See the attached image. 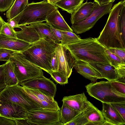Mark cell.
I'll use <instances>...</instances> for the list:
<instances>
[{"mask_svg": "<svg viewBox=\"0 0 125 125\" xmlns=\"http://www.w3.org/2000/svg\"><path fill=\"white\" fill-rule=\"evenodd\" d=\"M64 46L75 60H81L88 63L110 64L105 53V48L96 38L81 39L74 43Z\"/></svg>", "mask_w": 125, "mask_h": 125, "instance_id": "6da1fadb", "label": "cell"}, {"mask_svg": "<svg viewBox=\"0 0 125 125\" xmlns=\"http://www.w3.org/2000/svg\"><path fill=\"white\" fill-rule=\"evenodd\" d=\"M56 45V44L50 39L42 38L32 43L21 53L27 60L50 74L52 72L51 59Z\"/></svg>", "mask_w": 125, "mask_h": 125, "instance_id": "7a4b0ae2", "label": "cell"}, {"mask_svg": "<svg viewBox=\"0 0 125 125\" xmlns=\"http://www.w3.org/2000/svg\"><path fill=\"white\" fill-rule=\"evenodd\" d=\"M125 2V0L121 1L112 7L104 27L99 36L96 38L98 41L106 48L125 49V44L122 39L118 24L119 14Z\"/></svg>", "mask_w": 125, "mask_h": 125, "instance_id": "3957f363", "label": "cell"}, {"mask_svg": "<svg viewBox=\"0 0 125 125\" xmlns=\"http://www.w3.org/2000/svg\"><path fill=\"white\" fill-rule=\"evenodd\" d=\"M57 9L56 6L44 0L39 2H32L28 4L22 12L14 18L18 23V27L42 22L46 21L48 16Z\"/></svg>", "mask_w": 125, "mask_h": 125, "instance_id": "277c9868", "label": "cell"}, {"mask_svg": "<svg viewBox=\"0 0 125 125\" xmlns=\"http://www.w3.org/2000/svg\"><path fill=\"white\" fill-rule=\"evenodd\" d=\"M111 82L108 81L92 82L85 85V87L90 96L102 103H125V95L117 91Z\"/></svg>", "mask_w": 125, "mask_h": 125, "instance_id": "5b68a950", "label": "cell"}, {"mask_svg": "<svg viewBox=\"0 0 125 125\" xmlns=\"http://www.w3.org/2000/svg\"><path fill=\"white\" fill-rule=\"evenodd\" d=\"M9 61L12 63L19 84L35 78L43 76L42 70L27 60L21 52L14 53Z\"/></svg>", "mask_w": 125, "mask_h": 125, "instance_id": "8992f818", "label": "cell"}, {"mask_svg": "<svg viewBox=\"0 0 125 125\" xmlns=\"http://www.w3.org/2000/svg\"><path fill=\"white\" fill-rule=\"evenodd\" d=\"M0 101L17 104L28 110L42 109L28 98L19 84L6 87L0 93Z\"/></svg>", "mask_w": 125, "mask_h": 125, "instance_id": "52a82bcc", "label": "cell"}, {"mask_svg": "<svg viewBox=\"0 0 125 125\" xmlns=\"http://www.w3.org/2000/svg\"><path fill=\"white\" fill-rule=\"evenodd\" d=\"M111 2L100 5L96 3L95 7L90 15L85 20L72 24L71 28L76 34H81L92 28L103 16L109 13L113 5Z\"/></svg>", "mask_w": 125, "mask_h": 125, "instance_id": "ba28073f", "label": "cell"}, {"mask_svg": "<svg viewBox=\"0 0 125 125\" xmlns=\"http://www.w3.org/2000/svg\"><path fill=\"white\" fill-rule=\"evenodd\" d=\"M60 110H28L26 119L29 125H61Z\"/></svg>", "mask_w": 125, "mask_h": 125, "instance_id": "9c48e42d", "label": "cell"}, {"mask_svg": "<svg viewBox=\"0 0 125 125\" xmlns=\"http://www.w3.org/2000/svg\"><path fill=\"white\" fill-rule=\"evenodd\" d=\"M18 84L29 89L38 90L44 94L53 98L56 91V85L44 75L24 81Z\"/></svg>", "mask_w": 125, "mask_h": 125, "instance_id": "30bf717a", "label": "cell"}, {"mask_svg": "<svg viewBox=\"0 0 125 125\" xmlns=\"http://www.w3.org/2000/svg\"><path fill=\"white\" fill-rule=\"evenodd\" d=\"M55 51L59 62L58 72L68 78L71 76L75 60L64 45L56 44Z\"/></svg>", "mask_w": 125, "mask_h": 125, "instance_id": "8fae6325", "label": "cell"}, {"mask_svg": "<svg viewBox=\"0 0 125 125\" xmlns=\"http://www.w3.org/2000/svg\"><path fill=\"white\" fill-rule=\"evenodd\" d=\"M28 110L15 103L0 101V116L13 120L26 119Z\"/></svg>", "mask_w": 125, "mask_h": 125, "instance_id": "7c38bea8", "label": "cell"}, {"mask_svg": "<svg viewBox=\"0 0 125 125\" xmlns=\"http://www.w3.org/2000/svg\"><path fill=\"white\" fill-rule=\"evenodd\" d=\"M31 44L17 38L0 33V48L22 52L27 50Z\"/></svg>", "mask_w": 125, "mask_h": 125, "instance_id": "4fadbf2b", "label": "cell"}, {"mask_svg": "<svg viewBox=\"0 0 125 125\" xmlns=\"http://www.w3.org/2000/svg\"><path fill=\"white\" fill-rule=\"evenodd\" d=\"M73 67L78 73L92 82L103 78L99 73L88 63L81 60H75Z\"/></svg>", "mask_w": 125, "mask_h": 125, "instance_id": "5bb4252c", "label": "cell"}, {"mask_svg": "<svg viewBox=\"0 0 125 125\" xmlns=\"http://www.w3.org/2000/svg\"><path fill=\"white\" fill-rule=\"evenodd\" d=\"M101 112L105 119L104 125H123L125 121L112 107L110 104L102 103Z\"/></svg>", "mask_w": 125, "mask_h": 125, "instance_id": "9a60e30c", "label": "cell"}, {"mask_svg": "<svg viewBox=\"0 0 125 125\" xmlns=\"http://www.w3.org/2000/svg\"><path fill=\"white\" fill-rule=\"evenodd\" d=\"M83 112L87 125H104L105 121L101 111L89 101Z\"/></svg>", "mask_w": 125, "mask_h": 125, "instance_id": "2e32d148", "label": "cell"}, {"mask_svg": "<svg viewBox=\"0 0 125 125\" xmlns=\"http://www.w3.org/2000/svg\"><path fill=\"white\" fill-rule=\"evenodd\" d=\"M46 21L47 24L54 29L73 32L65 21L58 9L55 10L48 16Z\"/></svg>", "mask_w": 125, "mask_h": 125, "instance_id": "e0dca14e", "label": "cell"}, {"mask_svg": "<svg viewBox=\"0 0 125 125\" xmlns=\"http://www.w3.org/2000/svg\"><path fill=\"white\" fill-rule=\"evenodd\" d=\"M88 101L84 92L74 95L64 96L62 100V102L79 113L85 108Z\"/></svg>", "mask_w": 125, "mask_h": 125, "instance_id": "ac0fdd59", "label": "cell"}, {"mask_svg": "<svg viewBox=\"0 0 125 125\" xmlns=\"http://www.w3.org/2000/svg\"><path fill=\"white\" fill-rule=\"evenodd\" d=\"M17 28H20L21 30L16 31L17 38L30 43L35 42L41 38H46L29 25H21Z\"/></svg>", "mask_w": 125, "mask_h": 125, "instance_id": "d6986e66", "label": "cell"}, {"mask_svg": "<svg viewBox=\"0 0 125 125\" xmlns=\"http://www.w3.org/2000/svg\"><path fill=\"white\" fill-rule=\"evenodd\" d=\"M96 3L88 2L83 3L71 15V21L72 24L81 22L86 19L94 8Z\"/></svg>", "mask_w": 125, "mask_h": 125, "instance_id": "ffe728a7", "label": "cell"}, {"mask_svg": "<svg viewBox=\"0 0 125 125\" xmlns=\"http://www.w3.org/2000/svg\"><path fill=\"white\" fill-rule=\"evenodd\" d=\"M88 63L99 73L103 78L110 82L117 81L118 75L116 70L110 64Z\"/></svg>", "mask_w": 125, "mask_h": 125, "instance_id": "44dd1931", "label": "cell"}, {"mask_svg": "<svg viewBox=\"0 0 125 125\" xmlns=\"http://www.w3.org/2000/svg\"><path fill=\"white\" fill-rule=\"evenodd\" d=\"M21 89L28 98L41 108L53 111L60 110V108L56 101L48 102L41 100L35 95L28 88L21 86Z\"/></svg>", "mask_w": 125, "mask_h": 125, "instance_id": "7402d4cb", "label": "cell"}, {"mask_svg": "<svg viewBox=\"0 0 125 125\" xmlns=\"http://www.w3.org/2000/svg\"><path fill=\"white\" fill-rule=\"evenodd\" d=\"M29 26L41 33L46 38H48L57 44L54 33L52 28L46 23L40 22L31 24Z\"/></svg>", "mask_w": 125, "mask_h": 125, "instance_id": "603a6c76", "label": "cell"}, {"mask_svg": "<svg viewBox=\"0 0 125 125\" xmlns=\"http://www.w3.org/2000/svg\"><path fill=\"white\" fill-rule=\"evenodd\" d=\"M62 103V105L60 108V123L61 125H65L72 120L79 113L64 102Z\"/></svg>", "mask_w": 125, "mask_h": 125, "instance_id": "cb8c5ba5", "label": "cell"}, {"mask_svg": "<svg viewBox=\"0 0 125 125\" xmlns=\"http://www.w3.org/2000/svg\"><path fill=\"white\" fill-rule=\"evenodd\" d=\"M84 0H61L55 5L71 14L75 11L83 3Z\"/></svg>", "mask_w": 125, "mask_h": 125, "instance_id": "d4e9b609", "label": "cell"}, {"mask_svg": "<svg viewBox=\"0 0 125 125\" xmlns=\"http://www.w3.org/2000/svg\"><path fill=\"white\" fill-rule=\"evenodd\" d=\"M28 0H15L6 13L7 19H11L22 12L29 4Z\"/></svg>", "mask_w": 125, "mask_h": 125, "instance_id": "484cf974", "label": "cell"}, {"mask_svg": "<svg viewBox=\"0 0 125 125\" xmlns=\"http://www.w3.org/2000/svg\"><path fill=\"white\" fill-rule=\"evenodd\" d=\"M5 82L7 86L17 85L19 84L15 73L12 63L10 61L5 63Z\"/></svg>", "mask_w": 125, "mask_h": 125, "instance_id": "4316f807", "label": "cell"}, {"mask_svg": "<svg viewBox=\"0 0 125 125\" xmlns=\"http://www.w3.org/2000/svg\"><path fill=\"white\" fill-rule=\"evenodd\" d=\"M62 40L60 43L62 45L70 44L74 43L81 38L79 35L73 32L61 31Z\"/></svg>", "mask_w": 125, "mask_h": 125, "instance_id": "83f0119b", "label": "cell"}, {"mask_svg": "<svg viewBox=\"0 0 125 125\" xmlns=\"http://www.w3.org/2000/svg\"><path fill=\"white\" fill-rule=\"evenodd\" d=\"M118 24L122 39L125 44V2L124 3L119 14Z\"/></svg>", "mask_w": 125, "mask_h": 125, "instance_id": "f1b7e54d", "label": "cell"}, {"mask_svg": "<svg viewBox=\"0 0 125 125\" xmlns=\"http://www.w3.org/2000/svg\"><path fill=\"white\" fill-rule=\"evenodd\" d=\"M83 110L79 113L72 120L65 125H87L88 121L84 115Z\"/></svg>", "mask_w": 125, "mask_h": 125, "instance_id": "f546056e", "label": "cell"}, {"mask_svg": "<svg viewBox=\"0 0 125 125\" xmlns=\"http://www.w3.org/2000/svg\"><path fill=\"white\" fill-rule=\"evenodd\" d=\"M105 52L107 57L110 62V64L115 68L125 62H123L116 55L110 52L107 49L105 48Z\"/></svg>", "mask_w": 125, "mask_h": 125, "instance_id": "4dcf8cb0", "label": "cell"}, {"mask_svg": "<svg viewBox=\"0 0 125 125\" xmlns=\"http://www.w3.org/2000/svg\"><path fill=\"white\" fill-rule=\"evenodd\" d=\"M50 75L55 81L62 85L68 83V78L58 71L52 72Z\"/></svg>", "mask_w": 125, "mask_h": 125, "instance_id": "1f68e13d", "label": "cell"}, {"mask_svg": "<svg viewBox=\"0 0 125 125\" xmlns=\"http://www.w3.org/2000/svg\"><path fill=\"white\" fill-rule=\"evenodd\" d=\"M17 52H19L6 49L0 48V61H9L13 54Z\"/></svg>", "mask_w": 125, "mask_h": 125, "instance_id": "d6a6232c", "label": "cell"}, {"mask_svg": "<svg viewBox=\"0 0 125 125\" xmlns=\"http://www.w3.org/2000/svg\"><path fill=\"white\" fill-rule=\"evenodd\" d=\"M29 89L37 97L41 100L48 102H53L56 101L53 98L44 94L38 90Z\"/></svg>", "mask_w": 125, "mask_h": 125, "instance_id": "836d02e7", "label": "cell"}, {"mask_svg": "<svg viewBox=\"0 0 125 125\" xmlns=\"http://www.w3.org/2000/svg\"><path fill=\"white\" fill-rule=\"evenodd\" d=\"M125 121V103H118L110 104Z\"/></svg>", "mask_w": 125, "mask_h": 125, "instance_id": "e575fe53", "label": "cell"}, {"mask_svg": "<svg viewBox=\"0 0 125 125\" xmlns=\"http://www.w3.org/2000/svg\"><path fill=\"white\" fill-rule=\"evenodd\" d=\"M0 33L10 37L17 38L16 31L14 29L10 27L6 22L3 26Z\"/></svg>", "mask_w": 125, "mask_h": 125, "instance_id": "d590c367", "label": "cell"}, {"mask_svg": "<svg viewBox=\"0 0 125 125\" xmlns=\"http://www.w3.org/2000/svg\"><path fill=\"white\" fill-rule=\"evenodd\" d=\"M115 69L118 75L117 81L125 83V63L120 65Z\"/></svg>", "mask_w": 125, "mask_h": 125, "instance_id": "8d00e7d4", "label": "cell"}, {"mask_svg": "<svg viewBox=\"0 0 125 125\" xmlns=\"http://www.w3.org/2000/svg\"><path fill=\"white\" fill-rule=\"evenodd\" d=\"M107 49L119 57L123 62H125V49L111 48Z\"/></svg>", "mask_w": 125, "mask_h": 125, "instance_id": "74e56055", "label": "cell"}, {"mask_svg": "<svg viewBox=\"0 0 125 125\" xmlns=\"http://www.w3.org/2000/svg\"><path fill=\"white\" fill-rule=\"evenodd\" d=\"M111 84L117 91L125 95V83L115 81L111 82Z\"/></svg>", "mask_w": 125, "mask_h": 125, "instance_id": "f35d334b", "label": "cell"}, {"mask_svg": "<svg viewBox=\"0 0 125 125\" xmlns=\"http://www.w3.org/2000/svg\"><path fill=\"white\" fill-rule=\"evenodd\" d=\"M5 64L0 65V93L7 86L5 82Z\"/></svg>", "mask_w": 125, "mask_h": 125, "instance_id": "ab89813d", "label": "cell"}, {"mask_svg": "<svg viewBox=\"0 0 125 125\" xmlns=\"http://www.w3.org/2000/svg\"><path fill=\"white\" fill-rule=\"evenodd\" d=\"M14 0H0V12L8 10L12 5Z\"/></svg>", "mask_w": 125, "mask_h": 125, "instance_id": "60d3db41", "label": "cell"}, {"mask_svg": "<svg viewBox=\"0 0 125 125\" xmlns=\"http://www.w3.org/2000/svg\"><path fill=\"white\" fill-rule=\"evenodd\" d=\"M59 64L58 57L55 51L51 60V66L52 72L58 71Z\"/></svg>", "mask_w": 125, "mask_h": 125, "instance_id": "b9f144b4", "label": "cell"}, {"mask_svg": "<svg viewBox=\"0 0 125 125\" xmlns=\"http://www.w3.org/2000/svg\"><path fill=\"white\" fill-rule=\"evenodd\" d=\"M0 125H16L14 120L0 116Z\"/></svg>", "mask_w": 125, "mask_h": 125, "instance_id": "7bdbcfd3", "label": "cell"}, {"mask_svg": "<svg viewBox=\"0 0 125 125\" xmlns=\"http://www.w3.org/2000/svg\"><path fill=\"white\" fill-rule=\"evenodd\" d=\"M52 28L54 32L57 44H60L62 40V35L61 31Z\"/></svg>", "mask_w": 125, "mask_h": 125, "instance_id": "ee69618b", "label": "cell"}, {"mask_svg": "<svg viewBox=\"0 0 125 125\" xmlns=\"http://www.w3.org/2000/svg\"><path fill=\"white\" fill-rule=\"evenodd\" d=\"M7 23L11 28L14 29L17 28L19 25V24L17 20L14 18L11 19L7 20Z\"/></svg>", "mask_w": 125, "mask_h": 125, "instance_id": "f6af8a7d", "label": "cell"}, {"mask_svg": "<svg viewBox=\"0 0 125 125\" xmlns=\"http://www.w3.org/2000/svg\"><path fill=\"white\" fill-rule=\"evenodd\" d=\"M14 121L15 122L16 125H29L26 119H21L16 120Z\"/></svg>", "mask_w": 125, "mask_h": 125, "instance_id": "bcb514c9", "label": "cell"}, {"mask_svg": "<svg viewBox=\"0 0 125 125\" xmlns=\"http://www.w3.org/2000/svg\"><path fill=\"white\" fill-rule=\"evenodd\" d=\"M94 1L100 5L106 4L111 2L110 0H94Z\"/></svg>", "mask_w": 125, "mask_h": 125, "instance_id": "7dc6e473", "label": "cell"}, {"mask_svg": "<svg viewBox=\"0 0 125 125\" xmlns=\"http://www.w3.org/2000/svg\"><path fill=\"white\" fill-rule=\"evenodd\" d=\"M6 23V22L0 16V32L3 26Z\"/></svg>", "mask_w": 125, "mask_h": 125, "instance_id": "c3c4849f", "label": "cell"}, {"mask_svg": "<svg viewBox=\"0 0 125 125\" xmlns=\"http://www.w3.org/2000/svg\"><path fill=\"white\" fill-rule=\"evenodd\" d=\"M61 0H49L47 2L50 4L55 5L56 2Z\"/></svg>", "mask_w": 125, "mask_h": 125, "instance_id": "681fc988", "label": "cell"}, {"mask_svg": "<svg viewBox=\"0 0 125 125\" xmlns=\"http://www.w3.org/2000/svg\"><path fill=\"white\" fill-rule=\"evenodd\" d=\"M111 2L112 3H113L115 0H110Z\"/></svg>", "mask_w": 125, "mask_h": 125, "instance_id": "f907efd6", "label": "cell"}, {"mask_svg": "<svg viewBox=\"0 0 125 125\" xmlns=\"http://www.w3.org/2000/svg\"><path fill=\"white\" fill-rule=\"evenodd\" d=\"M44 0L45 1H48V0Z\"/></svg>", "mask_w": 125, "mask_h": 125, "instance_id": "816d5d0a", "label": "cell"}, {"mask_svg": "<svg viewBox=\"0 0 125 125\" xmlns=\"http://www.w3.org/2000/svg\"></svg>", "mask_w": 125, "mask_h": 125, "instance_id": "f5cc1de1", "label": "cell"}]
</instances>
